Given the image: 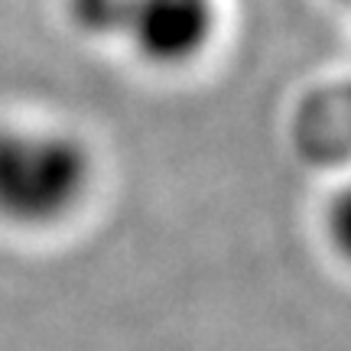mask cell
I'll return each instance as SVG.
<instances>
[{"label": "cell", "instance_id": "cell-1", "mask_svg": "<svg viewBox=\"0 0 351 351\" xmlns=\"http://www.w3.org/2000/svg\"><path fill=\"white\" fill-rule=\"evenodd\" d=\"M95 160L85 140L59 127L0 124V221L56 228L91 192Z\"/></svg>", "mask_w": 351, "mask_h": 351}, {"label": "cell", "instance_id": "cell-2", "mask_svg": "<svg viewBox=\"0 0 351 351\" xmlns=\"http://www.w3.org/2000/svg\"><path fill=\"white\" fill-rule=\"evenodd\" d=\"M218 26L215 0H127L121 36L140 59L163 69L199 59Z\"/></svg>", "mask_w": 351, "mask_h": 351}, {"label": "cell", "instance_id": "cell-3", "mask_svg": "<svg viewBox=\"0 0 351 351\" xmlns=\"http://www.w3.org/2000/svg\"><path fill=\"white\" fill-rule=\"evenodd\" d=\"M293 134L306 160L315 163L351 160V75L319 88L302 101Z\"/></svg>", "mask_w": 351, "mask_h": 351}, {"label": "cell", "instance_id": "cell-4", "mask_svg": "<svg viewBox=\"0 0 351 351\" xmlns=\"http://www.w3.org/2000/svg\"><path fill=\"white\" fill-rule=\"evenodd\" d=\"M326 234L332 247L351 263V182L341 186L326 208Z\"/></svg>", "mask_w": 351, "mask_h": 351}, {"label": "cell", "instance_id": "cell-5", "mask_svg": "<svg viewBox=\"0 0 351 351\" xmlns=\"http://www.w3.org/2000/svg\"><path fill=\"white\" fill-rule=\"evenodd\" d=\"M345 3H351V0H345Z\"/></svg>", "mask_w": 351, "mask_h": 351}]
</instances>
